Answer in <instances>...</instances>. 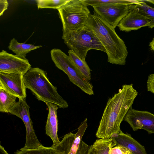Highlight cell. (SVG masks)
Listing matches in <instances>:
<instances>
[{"label": "cell", "mask_w": 154, "mask_h": 154, "mask_svg": "<svg viewBox=\"0 0 154 154\" xmlns=\"http://www.w3.org/2000/svg\"><path fill=\"white\" fill-rule=\"evenodd\" d=\"M138 95L133 84H125L109 98L96 134L98 138H110L120 132V125Z\"/></svg>", "instance_id": "6da1fadb"}, {"label": "cell", "mask_w": 154, "mask_h": 154, "mask_svg": "<svg viewBox=\"0 0 154 154\" xmlns=\"http://www.w3.org/2000/svg\"><path fill=\"white\" fill-rule=\"evenodd\" d=\"M87 25L93 31L105 48L108 62L125 65L128 54L127 48L115 28L95 12L90 16Z\"/></svg>", "instance_id": "7a4b0ae2"}, {"label": "cell", "mask_w": 154, "mask_h": 154, "mask_svg": "<svg viewBox=\"0 0 154 154\" xmlns=\"http://www.w3.org/2000/svg\"><path fill=\"white\" fill-rule=\"evenodd\" d=\"M25 87L29 89L38 100L51 103L59 108L68 107V104L58 94L45 72L38 67H31L23 76Z\"/></svg>", "instance_id": "3957f363"}, {"label": "cell", "mask_w": 154, "mask_h": 154, "mask_svg": "<svg viewBox=\"0 0 154 154\" xmlns=\"http://www.w3.org/2000/svg\"><path fill=\"white\" fill-rule=\"evenodd\" d=\"M62 38L70 50L73 51L83 60H85L88 52L91 49L106 53L93 31L87 25L75 31L63 33Z\"/></svg>", "instance_id": "277c9868"}, {"label": "cell", "mask_w": 154, "mask_h": 154, "mask_svg": "<svg viewBox=\"0 0 154 154\" xmlns=\"http://www.w3.org/2000/svg\"><path fill=\"white\" fill-rule=\"evenodd\" d=\"M63 26V33L76 30L87 26L91 14L81 0H69L57 9Z\"/></svg>", "instance_id": "5b68a950"}, {"label": "cell", "mask_w": 154, "mask_h": 154, "mask_svg": "<svg viewBox=\"0 0 154 154\" xmlns=\"http://www.w3.org/2000/svg\"><path fill=\"white\" fill-rule=\"evenodd\" d=\"M51 58L56 66L68 76L70 81L84 92L94 94L93 86L75 65L61 50L54 48L51 51Z\"/></svg>", "instance_id": "8992f818"}, {"label": "cell", "mask_w": 154, "mask_h": 154, "mask_svg": "<svg viewBox=\"0 0 154 154\" xmlns=\"http://www.w3.org/2000/svg\"><path fill=\"white\" fill-rule=\"evenodd\" d=\"M9 113L21 119L25 125L26 130V141L23 148L34 149L42 145L35 133L30 117L29 106L26 99H19L11 108Z\"/></svg>", "instance_id": "52a82bcc"}, {"label": "cell", "mask_w": 154, "mask_h": 154, "mask_svg": "<svg viewBox=\"0 0 154 154\" xmlns=\"http://www.w3.org/2000/svg\"><path fill=\"white\" fill-rule=\"evenodd\" d=\"M136 4H108L93 6L94 12L115 29Z\"/></svg>", "instance_id": "ba28073f"}, {"label": "cell", "mask_w": 154, "mask_h": 154, "mask_svg": "<svg viewBox=\"0 0 154 154\" xmlns=\"http://www.w3.org/2000/svg\"><path fill=\"white\" fill-rule=\"evenodd\" d=\"M123 120L127 122L134 131L143 129L149 134H154V114L147 111L130 108Z\"/></svg>", "instance_id": "9c48e42d"}, {"label": "cell", "mask_w": 154, "mask_h": 154, "mask_svg": "<svg viewBox=\"0 0 154 154\" xmlns=\"http://www.w3.org/2000/svg\"><path fill=\"white\" fill-rule=\"evenodd\" d=\"M28 60L2 50L0 52V72L24 75L31 68Z\"/></svg>", "instance_id": "30bf717a"}, {"label": "cell", "mask_w": 154, "mask_h": 154, "mask_svg": "<svg viewBox=\"0 0 154 154\" xmlns=\"http://www.w3.org/2000/svg\"><path fill=\"white\" fill-rule=\"evenodd\" d=\"M23 75L0 72V88L2 89L19 99H26V88Z\"/></svg>", "instance_id": "8fae6325"}, {"label": "cell", "mask_w": 154, "mask_h": 154, "mask_svg": "<svg viewBox=\"0 0 154 154\" xmlns=\"http://www.w3.org/2000/svg\"><path fill=\"white\" fill-rule=\"evenodd\" d=\"M150 22L149 19L140 14L135 8L121 20L117 26L121 31L129 32L142 27L149 26Z\"/></svg>", "instance_id": "7c38bea8"}, {"label": "cell", "mask_w": 154, "mask_h": 154, "mask_svg": "<svg viewBox=\"0 0 154 154\" xmlns=\"http://www.w3.org/2000/svg\"><path fill=\"white\" fill-rule=\"evenodd\" d=\"M116 146H122L128 149L131 154H147L144 146L133 138L131 135L123 133L121 131L111 137Z\"/></svg>", "instance_id": "4fadbf2b"}, {"label": "cell", "mask_w": 154, "mask_h": 154, "mask_svg": "<svg viewBox=\"0 0 154 154\" xmlns=\"http://www.w3.org/2000/svg\"><path fill=\"white\" fill-rule=\"evenodd\" d=\"M48 110L47 120L45 126L46 134L51 139L53 142L52 146L58 145L60 142L57 134L58 120L57 110L59 108L57 105L46 103Z\"/></svg>", "instance_id": "5bb4252c"}, {"label": "cell", "mask_w": 154, "mask_h": 154, "mask_svg": "<svg viewBox=\"0 0 154 154\" xmlns=\"http://www.w3.org/2000/svg\"><path fill=\"white\" fill-rule=\"evenodd\" d=\"M41 45L35 46L31 44L20 43L14 38L9 43L8 48L14 53L17 56L26 59V54L30 51L41 47Z\"/></svg>", "instance_id": "9a60e30c"}, {"label": "cell", "mask_w": 154, "mask_h": 154, "mask_svg": "<svg viewBox=\"0 0 154 154\" xmlns=\"http://www.w3.org/2000/svg\"><path fill=\"white\" fill-rule=\"evenodd\" d=\"M68 53L71 60L75 65L87 79L90 81L91 80V70L85 60H82L72 50H69Z\"/></svg>", "instance_id": "2e32d148"}, {"label": "cell", "mask_w": 154, "mask_h": 154, "mask_svg": "<svg viewBox=\"0 0 154 154\" xmlns=\"http://www.w3.org/2000/svg\"><path fill=\"white\" fill-rule=\"evenodd\" d=\"M116 146L111 138L97 140L92 145L97 154H109L111 149Z\"/></svg>", "instance_id": "e0dca14e"}, {"label": "cell", "mask_w": 154, "mask_h": 154, "mask_svg": "<svg viewBox=\"0 0 154 154\" xmlns=\"http://www.w3.org/2000/svg\"><path fill=\"white\" fill-rule=\"evenodd\" d=\"M17 98L4 90L0 88V112L9 113L11 108L16 102Z\"/></svg>", "instance_id": "ac0fdd59"}, {"label": "cell", "mask_w": 154, "mask_h": 154, "mask_svg": "<svg viewBox=\"0 0 154 154\" xmlns=\"http://www.w3.org/2000/svg\"><path fill=\"white\" fill-rule=\"evenodd\" d=\"M139 1L140 2L136 5L135 8L140 14L150 21L148 27L152 28L154 27V8L149 6L143 1Z\"/></svg>", "instance_id": "d6986e66"}, {"label": "cell", "mask_w": 154, "mask_h": 154, "mask_svg": "<svg viewBox=\"0 0 154 154\" xmlns=\"http://www.w3.org/2000/svg\"><path fill=\"white\" fill-rule=\"evenodd\" d=\"M88 126L87 119H86L81 123L75 134L71 150L69 154H76L82 139Z\"/></svg>", "instance_id": "ffe728a7"}, {"label": "cell", "mask_w": 154, "mask_h": 154, "mask_svg": "<svg viewBox=\"0 0 154 154\" xmlns=\"http://www.w3.org/2000/svg\"><path fill=\"white\" fill-rule=\"evenodd\" d=\"M14 154H57L54 149L51 147H46L42 145L32 149L23 148L17 150Z\"/></svg>", "instance_id": "44dd1931"}, {"label": "cell", "mask_w": 154, "mask_h": 154, "mask_svg": "<svg viewBox=\"0 0 154 154\" xmlns=\"http://www.w3.org/2000/svg\"><path fill=\"white\" fill-rule=\"evenodd\" d=\"M87 6L97 5L108 4H121L127 5L137 4L139 3L138 1L124 0H81Z\"/></svg>", "instance_id": "7402d4cb"}, {"label": "cell", "mask_w": 154, "mask_h": 154, "mask_svg": "<svg viewBox=\"0 0 154 154\" xmlns=\"http://www.w3.org/2000/svg\"><path fill=\"white\" fill-rule=\"evenodd\" d=\"M69 0H38L36 1L38 9L52 8L58 9Z\"/></svg>", "instance_id": "603a6c76"}, {"label": "cell", "mask_w": 154, "mask_h": 154, "mask_svg": "<svg viewBox=\"0 0 154 154\" xmlns=\"http://www.w3.org/2000/svg\"><path fill=\"white\" fill-rule=\"evenodd\" d=\"M131 153L125 148L119 145L116 146L110 150L109 154H128Z\"/></svg>", "instance_id": "cb8c5ba5"}, {"label": "cell", "mask_w": 154, "mask_h": 154, "mask_svg": "<svg viewBox=\"0 0 154 154\" xmlns=\"http://www.w3.org/2000/svg\"><path fill=\"white\" fill-rule=\"evenodd\" d=\"M147 88L148 91L154 94V74H150L148 76Z\"/></svg>", "instance_id": "d4e9b609"}, {"label": "cell", "mask_w": 154, "mask_h": 154, "mask_svg": "<svg viewBox=\"0 0 154 154\" xmlns=\"http://www.w3.org/2000/svg\"><path fill=\"white\" fill-rule=\"evenodd\" d=\"M8 2L6 0H0V16L2 15L8 8Z\"/></svg>", "instance_id": "484cf974"}, {"label": "cell", "mask_w": 154, "mask_h": 154, "mask_svg": "<svg viewBox=\"0 0 154 154\" xmlns=\"http://www.w3.org/2000/svg\"><path fill=\"white\" fill-rule=\"evenodd\" d=\"M0 154H9L1 144L0 145Z\"/></svg>", "instance_id": "4316f807"}, {"label": "cell", "mask_w": 154, "mask_h": 154, "mask_svg": "<svg viewBox=\"0 0 154 154\" xmlns=\"http://www.w3.org/2000/svg\"><path fill=\"white\" fill-rule=\"evenodd\" d=\"M149 46L151 50L154 52V37L149 44Z\"/></svg>", "instance_id": "83f0119b"}, {"label": "cell", "mask_w": 154, "mask_h": 154, "mask_svg": "<svg viewBox=\"0 0 154 154\" xmlns=\"http://www.w3.org/2000/svg\"><path fill=\"white\" fill-rule=\"evenodd\" d=\"M145 1L154 4V0H148Z\"/></svg>", "instance_id": "f1b7e54d"}, {"label": "cell", "mask_w": 154, "mask_h": 154, "mask_svg": "<svg viewBox=\"0 0 154 154\" xmlns=\"http://www.w3.org/2000/svg\"><path fill=\"white\" fill-rule=\"evenodd\" d=\"M128 154H131V153H129Z\"/></svg>", "instance_id": "f546056e"}]
</instances>
